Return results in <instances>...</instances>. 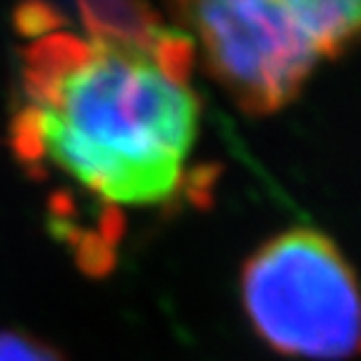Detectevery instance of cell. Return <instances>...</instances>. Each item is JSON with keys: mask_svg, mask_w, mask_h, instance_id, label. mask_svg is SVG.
Masks as SVG:
<instances>
[{"mask_svg": "<svg viewBox=\"0 0 361 361\" xmlns=\"http://www.w3.org/2000/svg\"><path fill=\"white\" fill-rule=\"evenodd\" d=\"M20 30L30 43L11 143L25 169L61 178L111 221L171 206L201 183L196 53L180 30L151 18L133 30L61 33L43 6L23 8Z\"/></svg>", "mask_w": 361, "mask_h": 361, "instance_id": "obj_1", "label": "cell"}, {"mask_svg": "<svg viewBox=\"0 0 361 361\" xmlns=\"http://www.w3.org/2000/svg\"><path fill=\"white\" fill-rule=\"evenodd\" d=\"M180 33L238 108L269 116L361 40V0H171Z\"/></svg>", "mask_w": 361, "mask_h": 361, "instance_id": "obj_2", "label": "cell"}, {"mask_svg": "<svg viewBox=\"0 0 361 361\" xmlns=\"http://www.w3.org/2000/svg\"><path fill=\"white\" fill-rule=\"evenodd\" d=\"M241 304L269 349L288 359H361V281L324 231L291 226L243 261Z\"/></svg>", "mask_w": 361, "mask_h": 361, "instance_id": "obj_3", "label": "cell"}, {"mask_svg": "<svg viewBox=\"0 0 361 361\" xmlns=\"http://www.w3.org/2000/svg\"><path fill=\"white\" fill-rule=\"evenodd\" d=\"M0 361H61L48 346L18 334H0Z\"/></svg>", "mask_w": 361, "mask_h": 361, "instance_id": "obj_4", "label": "cell"}]
</instances>
